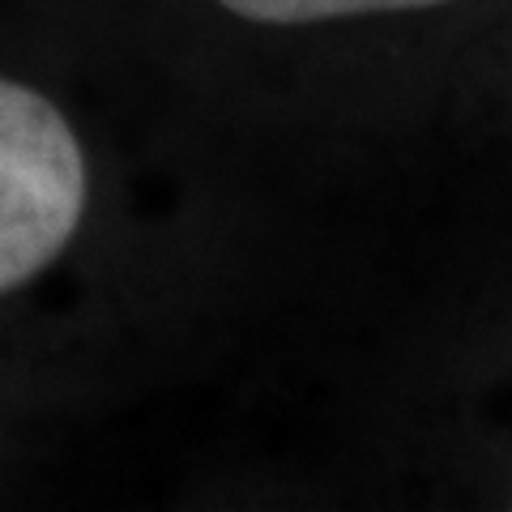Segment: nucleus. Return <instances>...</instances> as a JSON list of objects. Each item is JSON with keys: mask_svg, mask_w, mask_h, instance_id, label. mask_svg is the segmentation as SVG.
I'll list each match as a JSON object with an SVG mask.
<instances>
[{"mask_svg": "<svg viewBox=\"0 0 512 512\" xmlns=\"http://www.w3.org/2000/svg\"><path fill=\"white\" fill-rule=\"evenodd\" d=\"M86 210V158L52 99L0 77V295L47 269Z\"/></svg>", "mask_w": 512, "mask_h": 512, "instance_id": "f257e3e1", "label": "nucleus"}, {"mask_svg": "<svg viewBox=\"0 0 512 512\" xmlns=\"http://www.w3.org/2000/svg\"><path fill=\"white\" fill-rule=\"evenodd\" d=\"M222 9L269 26H299V22H333V18H363V13H397V9H431L444 0H218Z\"/></svg>", "mask_w": 512, "mask_h": 512, "instance_id": "f03ea898", "label": "nucleus"}]
</instances>
